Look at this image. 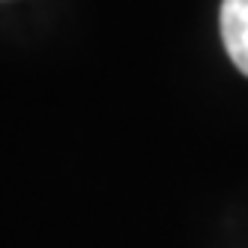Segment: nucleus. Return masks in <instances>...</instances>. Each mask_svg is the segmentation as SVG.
<instances>
[{
    "label": "nucleus",
    "mask_w": 248,
    "mask_h": 248,
    "mask_svg": "<svg viewBox=\"0 0 248 248\" xmlns=\"http://www.w3.org/2000/svg\"><path fill=\"white\" fill-rule=\"evenodd\" d=\"M221 39L230 60L248 78V0H224L221 3Z\"/></svg>",
    "instance_id": "f257e3e1"
}]
</instances>
